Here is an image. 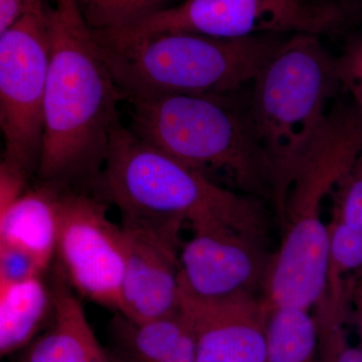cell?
Returning <instances> with one entry per match:
<instances>
[{"label":"cell","instance_id":"9c48e42d","mask_svg":"<svg viewBox=\"0 0 362 362\" xmlns=\"http://www.w3.org/2000/svg\"><path fill=\"white\" fill-rule=\"evenodd\" d=\"M56 265L81 296L119 311L125 268L122 228L93 194H62Z\"/></svg>","mask_w":362,"mask_h":362},{"label":"cell","instance_id":"cb8c5ba5","mask_svg":"<svg viewBox=\"0 0 362 362\" xmlns=\"http://www.w3.org/2000/svg\"><path fill=\"white\" fill-rule=\"evenodd\" d=\"M349 293L350 298H351L354 307H356L362 347V269L354 275L351 286L349 288Z\"/></svg>","mask_w":362,"mask_h":362},{"label":"cell","instance_id":"7402d4cb","mask_svg":"<svg viewBox=\"0 0 362 362\" xmlns=\"http://www.w3.org/2000/svg\"><path fill=\"white\" fill-rule=\"evenodd\" d=\"M45 273L39 263L25 252L0 244V284L21 282Z\"/></svg>","mask_w":362,"mask_h":362},{"label":"cell","instance_id":"52a82bcc","mask_svg":"<svg viewBox=\"0 0 362 362\" xmlns=\"http://www.w3.org/2000/svg\"><path fill=\"white\" fill-rule=\"evenodd\" d=\"M344 18L342 7L326 0H185L135 25L111 30L108 39L123 45L173 33L223 39L286 33L320 35L335 32Z\"/></svg>","mask_w":362,"mask_h":362},{"label":"cell","instance_id":"277c9868","mask_svg":"<svg viewBox=\"0 0 362 362\" xmlns=\"http://www.w3.org/2000/svg\"><path fill=\"white\" fill-rule=\"evenodd\" d=\"M233 94L127 100L129 129L214 182L274 206L270 168L255 137L246 100Z\"/></svg>","mask_w":362,"mask_h":362},{"label":"cell","instance_id":"2e32d148","mask_svg":"<svg viewBox=\"0 0 362 362\" xmlns=\"http://www.w3.org/2000/svg\"><path fill=\"white\" fill-rule=\"evenodd\" d=\"M54 297L49 286L37 276L11 284H0V354H14L35 339L49 322Z\"/></svg>","mask_w":362,"mask_h":362},{"label":"cell","instance_id":"30bf717a","mask_svg":"<svg viewBox=\"0 0 362 362\" xmlns=\"http://www.w3.org/2000/svg\"><path fill=\"white\" fill-rule=\"evenodd\" d=\"M125 268L119 313L137 322L180 310L182 223L122 218Z\"/></svg>","mask_w":362,"mask_h":362},{"label":"cell","instance_id":"603a6c76","mask_svg":"<svg viewBox=\"0 0 362 362\" xmlns=\"http://www.w3.org/2000/svg\"><path fill=\"white\" fill-rule=\"evenodd\" d=\"M45 0H0V33Z\"/></svg>","mask_w":362,"mask_h":362},{"label":"cell","instance_id":"7c38bea8","mask_svg":"<svg viewBox=\"0 0 362 362\" xmlns=\"http://www.w3.org/2000/svg\"><path fill=\"white\" fill-rule=\"evenodd\" d=\"M197 362H268L267 311L259 295L201 299L181 291Z\"/></svg>","mask_w":362,"mask_h":362},{"label":"cell","instance_id":"d6986e66","mask_svg":"<svg viewBox=\"0 0 362 362\" xmlns=\"http://www.w3.org/2000/svg\"><path fill=\"white\" fill-rule=\"evenodd\" d=\"M94 30H118L144 20L164 8L165 0H77Z\"/></svg>","mask_w":362,"mask_h":362},{"label":"cell","instance_id":"4fadbf2b","mask_svg":"<svg viewBox=\"0 0 362 362\" xmlns=\"http://www.w3.org/2000/svg\"><path fill=\"white\" fill-rule=\"evenodd\" d=\"M54 266V313L49 328L33 342L23 362H117L98 341L76 292Z\"/></svg>","mask_w":362,"mask_h":362},{"label":"cell","instance_id":"e0dca14e","mask_svg":"<svg viewBox=\"0 0 362 362\" xmlns=\"http://www.w3.org/2000/svg\"><path fill=\"white\" fill-rule=\"evenodd\" d=\"M349 296L325 293L314 306L317 327L315 362H362V347L350 344L345 329Z\"/></svg>","mask_w":362,"mask_h":362},{"label":"cell","instance_id":"5bb4252c","mask_svg":"<svg viewBox=\"0 0 362 362\" xmlns=\"http://www.w3.org/2000/svg\"><path fill=\"white\" fill-rule=\"evenodd\" d=\"M62 194L37 183L0 209V244L25 252L47 271L56 259Z\"/></svg>","mask_w":362,"mask_h":362},{"label":"cell","instance_id":"44dd1931","mask_svg":"<svg viewBox=\"0 0 362 362\" xmlns=\"http://www.w3.org/2000/svg\"><path fill=\"white\" fill-rule=\"evenodd\" d=\"M335 62L340 88L362 113V35L351 37Z\"/></svg>","mask_w":362,"mask_h":362},{"label":"cell","instance_id":"9a60e30c","mask_svg":"<svg viewBox=\"0 0 362 362\" xmlns=\"http://www.w3.org/2000/svg\"><path fill=\"white\" fill-rule=\"evenodd\" d=\"M109 332L118 362H197L194 333L180 310L142 322L115 312Z\"/></svg>","mask_w":362,"mask_h":362},{"label":"cell","instance_id":"8fae6325","mask_svg":"<svg viewBox=\"0 0 362 362\" xmlns=\"http://www.w3.org/2000/svg\"><path fill=\"white\" fill-rule=\"evenodd\" d=\"M272 256L265 244L233 230H201L180 250L181 291L201 299L262 297Z\"/></svg>","mask_w":362,"mask_h":362},{"label":"cell","instance_id":"6da1fadb","mask_svg":"<svg viewBox=\"0 0 362 362\" xmlns=\"http://www.w3.org/2000/svg\"><path fill=\"white\" fill-rule=\"evenodd\" d=\"M49 66L37 178L62 192L93 194L124 97L77 0H47Z\"/></svg>","mask_w":362,"mask_h":362},{"label":"cell","instance_id":"7a4b0ae2","mask_svg":"<svg viewBox=\"0 0 362 362\" xmlns=\"http://www.w3.org/2000/svg\"><path fill=\"white\" fill-rule=\"evenodd\" d=\"M93 194L115 206L121 218L180 223L192 232L226 230L265 244V202L233 192L137 137L122 123Z\"/></svg>","mask_w":362,"mask_h":362},{"label":"cell","instance_id":"ba28073f","mask_svg":"<svg viewBox=\"0 0 362 362\" xmlns=\"http://www.w3.org/2000/svg\"><path fill=\"white\" fill-rule=\"evenodd\" d=\"M45 2L0 33L1 164L28 177L37 176L44 138L49 37Z\"/></svg>","mask_w":362,"mask_h":362},{"label":"cell","instance_id":"3957f363","mask_svg":"<svg viewBox=\"0 0 362 362\" xmlns=\"http://www.w3.org/2000/svg\"><path fill=\"white\" fill-rule=\"evenodd\" d=\"M362 153V113L352 103L335 104L320 134L298 168L279 221L282 238L272 255L264 285L267 312L277 307L311 310L325 295L328 228L324 202Z\"/></svg>","mask_w":362,"mask_h":362},{"label":"cell","instance_id":"ac0fdd59","mask_svg":"<svg viewBox=\"0 0 362 362\" xmlns=\"http://www.w3.org/2000/svg\"><path fill=\"white\" fill-rule=\"evenodd\" d=\"M328 228V275L326 291H346L344 276L362 269V230L331 218Z\"/></svg>","mask_w":362,"mask_h":362},{"label":"cell","instance_id":"ffe728a7","mask_svg":"<svg viewBox=\"0 0 362 362\" xmlns=\"http://www.w3.org/2000/svg\"><path fill=\"white\" fill-rule=\"evenodd\" d=\"M331 197V218L362 230V153L338 182Z\"/></svg>","mask_w":362,"mask_h":362},{"label":"cell","instance_id":"5b68a950","mask_svg":"<svg viewBox=\"0 0 362 362\" xmlns=\"http://www.w3.org/2000/svg\"><path fill=\"white\" fill-rule=\"evenodd\" d=\"M335 59L319 35L298 33L283 42L251 85L247 116L270 168L278 216L340 88Z\"/></svg>","mask_w":362,"mask_h":362},{"label":"cell","instance_id":"8992f818","mask_svg":"<svg viewBox=\"0 0 362 362\" xmlns=\"http://www.w3.org/2000/svg\"><path fill=\"white\" fill-rule=\"evenodd\" d=\"M283 42L280 35L223 39L173 33L117 47L97 44L125 103L166 95L239 93L252 84Z\"/></svg>","mask_w":362,"mask_h":362}]
</instances>
